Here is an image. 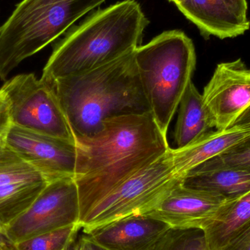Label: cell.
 Segmentation results:
<instances>
[{
	"label": "cell",
	"instance_id": "cell-1",
	"mask_svg": "<svg viewBox=\"0 0 250 250\" xmlns=\"http://www.w3.org/2000/svg\"><path fill=\"white\" fill-rule=\"evenodd\" d=\"M75 141L79 223L111 191L170 149L151 113L109 119L95 135Z\"/></svg>",
	"mask_w": 250,
	"mask_h": 250
},
{
	"label": "cell",
	"instance_id": "cell-2",
	"mask_svg": "<svg viewBox=\"0 0 250 250\" xmlns=\"http://www.w3.org/2000/svg\"><path fill=\"white\" fill-rule=\"evenodd\" d=\"M134 51L90 71L50 84L75 138L95 135L109 119L151 113Z\"/></svg>",
	"mask_w": 250,
	"mask_h": 250
},
{
	"label": "cell",
	"instance_id": "cell-3",
	"mask_svg": "<svg viewBox=\"0 0 250 250\" xmlns=\"http://www.w3.org/2000/svg\"><path fill=\"white\" fill-rule=\"evenodd\" d=\"M148 23L135 0L94 12L56 44L41 79L51 84L118 60L141 46Z\"/></svg>",
	"mask_w": 250,
	"mask_h": 250
},
{
	"label": "cell",
	"instance_id": "cell-4",
	"mask_svg": "<svg viewBox=\"0 0 250 250\" xmlns=\"http://www.w3.org/2000/svg\"><path fill=\"white\" fill-rule=\"evenodd\" d=\"M134 57L151 114L167 135L195 71L193 42L182 31H166L137 48Z\"/></svg>",
	"mask_w": 250,
	"mask_h": 250
},
{
	"label": "cell",
	"instance_id": "cell-5",
	"mask_svg": "<svg viewBox=\"0 0 250 250\" xmlns=\"http://www.w3.org/2000/svg\"><path fill=\"white\" fill-rule=\"evenodd\" d=\"M106 0H22L0 27V80Z\"/></svg>",
	"mask_w": 250,
	"mask_h": 250
},
{
	"label": "cell",
	"instance_id": "cell-6",
	"mask_svg": "<svg viewBox=\"0 0 250 250\" xmlns=\"http://www.w3.org/2000/svg\"><path fill=\"white\" fill-rule=\"evenodd\" d=\"M181 182L182 176L175 172L170 148L96 204L79 223L83 233L126 217L148 214Z\"/></svg>",
	"mask_w": 250,
	"mask_h": 250
},
{
	"label": "cell",
	"instance_id": "cell-7",
	"mask_svg": "<svg viewBox=\"0 0 250 250\" xmlns=\"http://www.w3.org/2000/svg\"><path fill=\"white\" fill-rule=\"evenodd\" d=\"M0 93L7 103L12 125L76 141L52 86L33 73L4 81Z\"/></svg>",
	"mask_w": 250,
	"mask_h": 250
},
{
	"label": "cell",
	"instance_id": "cell-8",
	"mask_svg": "<svg viewBox=\"0 0 250 250\" xmlns=\"http://www.w3.org/2000/svg\"><path fill=\"white\" fill-rule=\"evenodd\" d=\"M80 207L73 178L49 182L31 207L5 227L10 243L79 224Z\"/></svg>",
	"mask_w": 250,
	"mask_h": 250
},
{
	"label": "cell",
	"instance_id": "cell-9",
	"mask_svg": "<svg viewBox=\"0 0 250 250\" xmlns=\"http://www.w3.org/2000/svg\"><path fill=\"white\" fill-rule=\"evenodd\" d=\"M5 145L39 172L48 183L74 179L77 148L76 141L33 132L10 125Z\"/></svg>",
	"mask_w": 250,
	"mask_h": 250
},
{
	"label": "cell",
	"instance_id": "cell-10",
	"mask_svg": "<svg viewBox=\"0 0 250 250\" xmlns=\"http://www.w3.org/2000/svg\"><path fill=\"white\" fill-rule=\"evenodd\" d=\"M202 96L216 129L233 126L250 107V67L242 59L217 64Z\"/></svg>",
	"mask_w": 250,
	"mask_h": 250
},
{
	"label": "cell",
	"instance_id": "cell-11",
	"mask_svg": "<svg viewBox=\"0 0 250 250\" xmlns=\"http://www.w3.org/2000/svg\"><path fill=\"white\" fill-rule=\"evenodd\" d=\"M235 200L185 188L179 183L145 215L160 220L172 229H205Z\"/></svg>",
	"mask_w": 250,
	"mask_h": 250
},
{
	"label": "cell",
	"instance_id": "cell-12",
	"mask_svg": "<svg viewBox=\"0 0 250 250\" xmlns=\"http://www.w3.org/2000/svg\"><path fill=\"white\" fill-rule=\"evenodd\" d=\"M170 229L160 220L147 215L126 217L83 233L106 250H148Z\"/></svg>",
	"mask_w": 250,
	"mask_h": 250
},
{
	"label": "cell",
	"instance_id": "cell-13",
	"mask_svg": "<svg viewBox=\"0 0 250 250\" xmlns=\"http://www.w3.org/2000/svg\"><path fill=\"white\" fill-rule=\"evenodd\" d=\"M176 7L206 39L236 38L250 29L248 18L241 16L226 0H183Z\"/></svg>",
	"mask_w": 250,
	"mask_h": 250
},
{
	"label": "cell",
	"instance_id": "cell-14",
	"mask_svg": "<svg viewBox=\"0 0 250 250\" xmlns=\"http://www.w3.org/2000/svg\"><path fill=\"white\" fill-rule=\"evenodd\" d=\"M250 138V123H236L227 129L209 131L183 148H170L175 172L182 176Z\"/></svg>",
	"mask_w": 250,
	"mask_h": 250
},
{
	"label": "cell",
	"instance_id": "cell-15",
	"mask_svg": "<svg viewBox=\"0 0 250 250\" xmlns=\"http://www.w3.org/2000/svg\"><path fill=\"white\" fill-rule=\"evenodd\" d=\"M182 186L238 199L250 192L249 169L223 168L189 170L182 176Z\"/></svg>",
	"mask_w": 250,
	"mask_h": 250
},
{
	"label": "cell",
	"instance_id": "cell-16",
	"mask_svg": "<svg viewBox=\"0 0 250 250\" xmlns=\"http://www.w3.org/2000/svg\"><path fill=\"white\" fill-rule=\"evenodd\" d=\"M214 127V120L192 82L179 105V117L174 131L176 148H183Z\"/></svg>",
	"mask_w": 250,
	"mask_h": 250
},
{
	"label": "cell",
	"instance_id": "cell-17",
	"mask_svg": "<svg viewBox=\"0 0 250 250\" xmlns=\"http://www.w3.org/2000/svg\"><path fill=\"white\" fill-rule=\"evenodd\" d=\"M250 223V192L232 201L205 230L211 250H220Z\"/></svg>",
	"mask_w": 250,
	"mask_h": 250
},
{
	"label": "cell",
	"instance_id": "cell-18",
	"mask_svg": "<svg viewBox=\"0 0 250 250\" xmlns=\"http://www.w3.org/2000/svg\"><path fill=\"white\" fill-rule=\"evenodd\" d=\"M48 185L45 179L0 187V225L5 228L24 213Z\"/></svg>",
	"mask_w": 250,
	"mask_h": 250
},
{
	"label": "cell",
	"instance_id": "cell-19",
	"mask_svg": "<svg viewBox=\"0 0 250 250\" xmlns=\"http://www.w3.org/2000/svg\"><path fill=\"white\" fill-rule=\"evenodd\" d=\"M82 229L75 224L14 244L15 250H71Z\"/></svg>",
	"mask_w": 250,
	"mask_h": 250
},
{
	"label": "cell",
	"instance_id": "cell-20",
	"mask_svg": "<svg viewBox=\"0 0 250 250\" xmlns=\"http://www.w3.org/2000/svg\"><path fill=\"white\" fill-rule=\"evenodd\" d=\"M148 250H211L202 229H172Z\"/></svg>",
	"mask_w": 250,
	"mask_h": 250
},
{
	"label": "cell",
	"instance_id": "cell-21",
	"mask_svg": "<svg viewBox=\"0 0 250 250\" xmlns=\"http://www.w3.org/2000/svg\"><path fill=\"white\" fill-rule=\"evenodd\" d=\"M41 179H45L15 151L6 145L0 148V187L14 182Z\"/></svg>",
	"mask_w": 250,
	"mask_h": 250
},
{
	"label": "cell",
	"instance_id": "cell-22",
	"mask_svg": "<svg viewBox=\"0 0 250 250\" xmlns=\"http://www.w3.org/2000/svg\"><path fill=\"white\" fill-rule=\"evenodd\" d=\"M223 167L250 170V138L193 169L210 170Z\"/></svg>",
	"mask_w": 250,
	"mask_h": 250
},
{
	"label": "cell",
	"instance_id": "cell-23",
	"mask_svg": "<svg viewBox=\"0 0 250 250\" xmlns=\"http://www.w3.org/2000/svg\"><path fill=\"white\" fill-rule=\"evenodd\" d=\"M220 250H250V223Z\"/></svg>",
	"mask_w": 250,
	"mask_h": 250
},
{
	"label": "cell",
	"instance_id": "cell-24",
	"mask_svg": "<svg viewBox=\"0 0 250 250\" xmlns=\"http://www.w3.org/2000/svg\"><path fill=\"white\" fill-rule=\"evenodd\" d=\"M11 125L8 107L5 100L0 93V133L6 132Z\"/></svg>",
	"mask_w": 250,
	"mask_h": 250
},
{
	"label": "cell",
	"instance_id": "cell-25",
	"mask_svg": "<svg viewBox=\"0 0 250 250\" xmlns=\"http://www.w3.org/2000/svg\"><path fill=\"white\" fill-rule=\"evenodd\" d=\"M75 245L79 250H106L91 242L83 233L77 239Z\"/></svg>",
	"mask_w": 250,
	"mask_h": 250
},
{
	"label": "cell",
	"instance_id": "cell-26",
	"mask_svg": "<svg viewBox=\"0 0 250 250\" xmlns=\"http://www.w3.org/2000/svg\"><path fill=\"white\" fill-rule=\"evenodd\" d=\"M233 6L236 11L245 18H248V5L247 0H226Z\"/></svg>",
	"mask_w": 250,
	"mask_h": 250
},
{
	"label": "cell",
	"instance_id": "cell-27",
	"mask_svg": "<svg viewBox=\"0 0 250 250\" xmlns=\"http://www.w3.org/2000/svg\"><path fill=\"white\" fill-rule=\"evenodd\" d=\"M0 245L6 248H13L14 245L10 243L6 235L5 228L0 225Z\"/></svg>",
	"mask_w": 250,
	"mask_h": 250
},
{
	"label": "cell",
	"instance_id": "cell-28",
	"mask_svg": "<svg viewBox=\"0 0 250 250\" xmlns=\"http://www.w3.org/2000/svg\"><path fill=\"white\" fill-rule=\"evenodd\" d=\"M236 123H250V107L241 116Z\"/></svg>",
	"mask_w": 250,
	"mask_h": 250
},
{
	"label": "cell",
	"instance_id": "cell-29",
	"mask_svg": "<svg viewBox=\"0 0 250 250\" xmlns=\"http://www.w3.org/2000/svg\"><path fill=\"white\" fill-rule=\"evenodd\" d=\"M7 131L0 133V148H1V147L5 145V141H4V139H5L6 132H7Z\"/></svg>",
	"mask_w": 250,
	"mask_h": 250
},
{
	"label": "cell",
	"instance_id": "cell-30",
	"mask_svg": "<svg viewBox=\"0 0 250 250\" xmlns=\"http://www.w3.org/2000/svg\"><path fill=\"white\" fill-rule=\"evenodd\" d=\"M0 250H15V249L14 247H13V248H6V247H3L0 245Z\"/></svg>",
	"mask_w": 250,
	"mask_h": 250
},
{
	"label": "cell",
	"instance_id": "cell-31",
	"mask_svg": "<svg viewBox=\"0 0 250 250\" xmlns=\"http://www.w3.org/2000/svg\"><path fill=\"white\" fill-rule=\"evenodd\" d=\"M168 1H170V2H173L176 5H177L179 3L182 2L183 0H168Z\"/></svg>",
	"mask_w": 250,
	"mask_h": 250
},
{
	"label": "cell",
	"instance_id": "cell-32",
	"mask_svg": "<svg viewBox=\"0 0 250 250\" xmlns=\"http://www.w3.org/2000/svg\"><path fill=\"white\" fill-rule=\"evenodd\" d=\"M71 250H79L78 249V248H76V245H73V248H72Z\"/></svg>",
	"mask_w": 250,
	"mask_h": 250
}]
</instances>
